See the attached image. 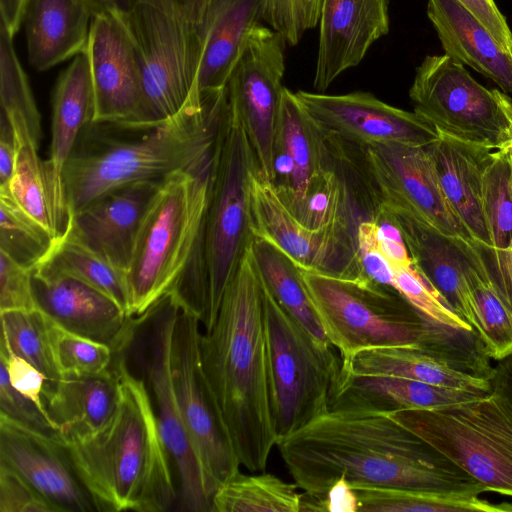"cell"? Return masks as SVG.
<instances>
[{
	"instance_id": "obj_53",
	"label": "cell",
	"mask_w": 512,
	"mask_h": 512,
	"mask_svg": "<svg viewBox=\"0 0 512 512\" xmlns=\"http://www.w3.org/2000/svg\"><path fill=\"white\" fill-rule=\"evenodd\" d=\"M492 34L498 44L512 53V31L495 0H458Z\"/></svg>"
},
{
	"instance_id": "obj_47",
	"label": "cell",
	"mask_w": 512,
	"mask_h": 512,
	"mask_svg": "<svg viewBox=\"0 0 512 512\" xmlns=\"http://www.w3.org/2000/svg\"><path fill=\"white\" fill-rule=\"evenodd\" d=\"M36 308L32 270L0 252V311Z\"/></svg>"
},
{
	"instance_id": "obj_10",
	"label": "cell",
	"mask_w": 512,
	"mask_h": 512,
	"mask_svg": "<svg viewBox=\"0 0 512 512\" xmlns=\"http://www.w3.org/2000/svg\"><path fill=\"white\" fill-rule=\"evenodd\" d=\"M117 16L130 35L141 72L142 101L132 124L169 120L199 92L204 48L201 23L145 4Z\"/></svg>"
},
{
	"instance_id": "obj_7",
	"label": "cell",
	"mask_w": 512,
	"mask_h": 512,
	"mask_svg": "<svg viewBox=\"0 0 512 512\" xmlns=\"http://www.w3.org/2000/svg\"><path fill=\"white\" fill-rule=\"evenodd\" d=\"M300 274L341 364L369 348L429 345L443 327L423 318L392 287L367 278L340 279L302 269Z\"/></svg>"
},
{
	"instance_id": "obj_38",
	"label": "cell",
	"mask_w": 512,
	"mask_h": 512,
	"mask_svg": "<svg viewBox=\"0 0 512 512\" xmlns=\"http://www.w3.org/2000/svg\"><path fill=\"white\" fill-rule=\"evenodd\" d=\"M297 488L273 474L238 472L215 492L213 512H300Z\"/></svg>"
},
{
	"instance_id": "obj_57",
	"label": "cell",
	"mask_w": 512,
	"mask_h": 512,
	"mask_svg": "<svg viewBox=\"0 0 512 512\" xmlns=\"http://www.w3.org/2000/svg\"><path fill=\"white\" fill-rule=\"evenodd\" d=\"M506 156L507 160L509 161L511 167H512V139L510 142L502 149H500Z\"/></svg>"
},
{
	"instance_id": "obj_56",
	"label": "cell",
	"mask_w": 512,
	"mask_h": 512,
	"mask_svg": "<svg viewBox=\"0 0 512 512\" xmlns=\"http://www.w3.org/2000/svg\"><path fill=\"white\" fill-rule=\"evenodd\" d=\"M29 0H0L1 24L14 37L23 22Z\"/></svg>"
},
{
	"instance_id": "obj_22",
	"label": "cell",
	"mask_w": 512,
	"mask_h": 512,
	"mask_svg": "<svg viewBox=\"0 0 512 512\" xmlns=\"http://www.w3.org/2000/svg\"><path fill=\"white\" fill-rule=\"evenodd\" d=\"M389 0H323L314 88L323 93L389 31Z\"/></svg>"
},
{
	"instance_id": "obj_14",
	"label": "cell",
	"mask_w": 512,
	"mask_h": 512,
	"mask_svg": "<svg viewBox=\"0 0 512 512\" xmlns=\"http://www.w3.org/2000/svg\"><path fill=\"white\" fill-rule=\"evenodd\" d=\"M200 323L181 308L172 335L170 366L183 423L214 497L240 472L241 464L203 370Z\"/></svg>"
},
{
	"instance_id": "obj_27",
	"label": "cell",
	"mask_w": 512,
	"mask_h": 512,
	"mask_svg": "<svg viewBox=\"0 0 512 512\" xmlns=\"http://www.w3.org/2000/svg\"><path fill=\"white\" fill-rule=\"evenodd\" d=\"M482 394L485 393L402 377L360 376L341 371L330 399V409L383 413L405 409H435L471 400Z\"/></svg>"
},
{
	"instance_id": "obj_5",
	"label": "cell",
	"mask_w": 512,
	"mask_h": 512,
	"mask_svg": "<svg viewBox=\"0 0 512 512\" xmlns=\"http://www.w3.org/2000/svg\"><path fill=\"white\" fill-rule=\"evenodd\" d=\"M218 145L194 167L163 179L151 199L125 273L131 317L143 315L172 291L183 309L205 321L204 231Z\"/></svg>"
},
{
	"instance_id": "obj_44",
	"label": "cell",
	"mask_w": 512,
	"mask_h": 512,
	"mask_svg": "<svg viewBox=\"0 0 512 512\" xmlns=\"http://www.w3.org/2000/svg\"><path fill=\"white\" fill-rule=\"evenodd\" d=\"M393 288L427 321L458 330L473 331L412 263L393 267Z\"/></svg>"
},
{
	"instance_id": "obj_13",
	"label": "cell",
	"mask_w": 512,
	"mask_h": 512,
	"mask_svg": "<svg viewBox=\"0 0 512 512\" xmlns=\"http://www.w3.org/2000/svg\"><path fill=\"white\" fill-rule=\"evenodd\" d=\"M180 310L175 295L167 293L136 317L131 342L136 345L134 352L146 379L160 434L178 475L180 510L213 512V493L183 423L172 380L170 349Z\"/></svg>"
},
{
	"instance_id": "obj_28",
	"label": "cell",
	"mask_w": 512,
	"mask_h": 512,
	"mask_svg": "<svg viewBox=\"0 0 512 512\" xmlns=\"http://www.w3.org/2000/svg\"><path fill=\"white\" fill-rule=\"evenodd\" d=\"M93 15L85 0H29L23 22L30 65L45 71L85 52Z\"/></svg>"
},
{
	"instance_id": "obj_15",
	"label": "cell",
	"mask_w": 512,
	"mask_h": 512,
	"mask_svg": "<svg viewBox=\"0 0 512 512\" xmlns=\"http://www.w3.org/2000/svg\"><path fill=\"white\" fill-rule=\"evenodd\" d=\"M250 220L253 236L278 248L298 268L340 279L365 278L357 247L361 221L339 220L318 228L304 225L258 169L251 176Z\"/></svg>"
},
{
	"instance_id": "obj_48",
	"label": "cell",
	"mask_w": 512,
	"mask_h": 512,
	"mask_svg": "<svg viewBox=\"0 0 512 512\" xmlns=\"http://www.w3.org/2000/svg\"><path fill=\"white\" fill-rule=\"evenodd\" d=\"M357 247L365 278L376 284L393 288L394 271L380 249L377 226L372 218L364 219L359 223Z\"/></svg>"
},
{
	"instance_id": "obj_3",
	"label": "cell",
	"mask_w": 512,
	"mask_h": 512,
	"mask_svg": "<svg viewBox=\"0 0 512 512\" xmlns=\"http://www.w3.org/2000/svg\"><path fill=\"white\" fill-rule=\"evenodd\" d=\"M228 109L225 86L199 91L177 115L158 124L89 123L63 169L70 216L109 191L162 181L200 163L215 151Z\"/></svg>"
},
{
	"instance_id": "obj_52",
	"label": "cell",
	"mask_w": 512,
	"mask_h": 512,
	"mask_svg": "<svg viewBox=\"0 0 512 512\" xmlns=\"http://www.w3.org/2000/svg\"><path fill=\"white\" fill-rule=\"evenodd\" d=\"M371 218L377 226L380 249L392 268L411 265L412 258L394 216L384 209H377Z\"/></svg>"
},
{
	"instance_id": "obj_30",
	"label": "cell",
	"mask_w": 512,
	"mask_h": 512,
	"mask_svg": "<svg viewBox=\"0 0 512 512\" xmlns=\"http://www.w3.org/2000/svg\"><path fill=\"white\" fill-rule=\"evenodd\" d=\"M341 371L360 376H394L476 393L492 390V379L464 371L423 346H385L358 352Z\"/></svg>"
},
{
	"instance_id": "obj_6",
	"label": "cell",
	"mask_w": 512,
	"mask_h": 512,
	"mask_svg": "<svg viewBox=\"0 0 512 512\" xmlns=\"http://www.w3.org/2000/svg\"><path fill=\"white\" fill-rule=\"evenodd\" d=\"M492 390L435 408L386 413L477 481L512 497V384L492 378Z\"/></svg>"
},
{
	"instance_id": "obj_54",
	"label": "cell",
	"mask_w": 512,
	"mask_h": 512,
	"mask_svg": "<svg viewBox=\"0 0 512 512\" xmlns=\"http://www.w3.org/2000/svg\"><path fill=\"white\" fill-rule=\"evenodd\" d=\"M484 252L502 297L512 310V248Z\"/></svg>"
},
{
	"instance_id": "obj_23",
	"label": "cell",
	"mask_w": 512,
	"mask_h": 512,
	"mask_svg": "<svg viewBox=\"0 0 512 512\" xmlns=\"http://www.w3.org/2000/svg\"><path fill=\"white\" fill-rule=\"evenodd\" d=\"M333 162L326 136L296 93L284 87L274 139L273 184L285 206L294 208Z\"/></svg>"
},
{
	"instance_id": "obj_17",
	"label": "cell",
	"mask_w": 512,
	"mask_h": 512,
	"mask_svg": "<svg viewBox=\"0 0 512 512\" xmlns=\"http://www.w3.org/2000/svg\"><path fill=\"white\" fill-rule=\"evenodd\" d=\"M296 96L324 135L349 144L426 147L440 136L414 111L391 106L368 92L328 95L297 91Z\"/></svg>"
},
{
	"instance_id": "obj_51",
	"label": "cell",
	"mask_w": 512,
	"mask_h": 512,
	"mask_svg": "<svg viewBox=\"0 0 512 512\" xmlns=\"http://www.w3.org/2000/svg\"><path fill=\"white\" fill-rule=\"evenodd\" d=\"M0 409L2 413L43 431L54 433L56 426L44 416L38 407L16 391L10 384L8 373L0 361Z\"/></svg>"
},
{
	"instance_id": "obj_49",
	"label": "cell",
	"mask_w": 512,
	"mask_h": 512,
	"mask_svg": "<svg viewBox=\"0 0 512 512\" xmlns=\"http://www.w3.org/2000/svg\"><path fill=\"white\" fill-rule=\"evenodd\" d=\"M0 361L6 367L12 387L32 401L44 416L53 423L43 401V391L46 385L45 375L29 361L15 354L2 343H0Z\"/></svg>"
},
{
	"instance_id": "obj_40",
	"label": "cell",
	"mask_w": 512,
	"mask_h": 512,
	"mask_svg": "<svg viewBox=\"0 0 512 512\" xmlns=\"http://www.w3.org/2000/svg\"><path fill=\"white\" fill-rule=\"evenodd\" d=\"M2 336L0 343L26 359L46 377L44 389L53 386L60 375L49 345L45 315L38 308L0 311Z\"/></svg>"
},
{
	"instance_id": "obj_41",
	"label": "cell",
	"mask_w": 512,
	"mask_h": 512,
	"mask_svg": "<svg viewBox=\"0 0 512 512\" xmlns=\"http://www.w3.org/2000/svg\"><path fill=\"white\" fill-rule=\"evenodd\" d=\"M0 252L33 269L52 249L55 239L0 189Z\"/></svg>"
},
{
	"instance_id": "obj_37",
	"label": "cell",
	"mask_w": 512,
	"mask_h": 512,
	"mask_svg": "<svg viewBox=\"0 0 512 512\" xmlns=\"http://www.w3.org/2000/svg\"><path fill=\"white\" fill-rule=\"evenodd\" d=\"M12 40L0 23V118L13 129L16 148L20 144L38 148L41 118Z\"/></svg>"
},
{
	"instance_id": "obj_19",
	"label": "cell",
	"mask_w": 512,
	"mask_h": 512,
	"mask_svg": "<svg viewBox=\"0 0 512 512\" xmlns=\"http://www.w3.org/2000/svg\"><path fill=\"white\" fill-rule=\"evenodd\" d=\"M0 462L27 480L57 512L96 510L54 433L0 412Z\"/></svg>"
},
{
	"instance_id": "obj_39",
	"label": "cell",
	"mask_w": 512,
	"mask_h": 512,
	"mask_svg": "<svg viewBox=\"0 0 512 512\" xmlns=\"http://www.w3.org/2000/svg\"><path fill=\"white\" fill-rule=\"evenodd\" d=\"M41 262L101 291L128 313L129 298L124 274L70 235L64 234L55 241Z\"/></svg>"
},
{
	"instance_id": "obj_43",
	"label": "cell",
	"mask_w": 512,
	"mask_h": 512,
	"mask_svg": "<svg viewBox=\"0 0 512 512\" xmlns=\"http://www.w3.org/2000/svg\"><path fill=\"white\" fill-rule=\"evenodd\" d=\"M45 326L52 356L62 377L97 375L111 369L115 353L109 345L71 332L46 315Z\"/></svg>"
},
{
	"instance_id": "obj_8",
	"label": "cell",
	"mask_w": 512,
	"mask_h": 512,
	"mask_svg": "<svg viewBox=\"0 0 512 512\" xmlns=\"http://www.w3.org/2000/svg\"><path fill=\"white\" fill-rule=\"evenodd\" d=\"M355 191L372 211L412 216L449 239L471 238L446 201L427 146H357L327 136Z\"/></svg>"
},
{
	"instance_id": "obj_50",
	"label": "cell",
	"mask_w": 512,
	"mask_h": 512,
	"mask_svg": "<svg viewBox=\"0 0 512 512\" xmlns=\"http://www.w3.org/2000/svg\"><path fill=\"white\" fill-rule=\"evenodd\" d=\"M94 14L108 12L123 14L145 4L165 13L202 23L210 0H85Z\"/></svg>"
},
{
	"instance_id": "obj_35",
	"label": "cell",
	"mask_w": 512,
	"mask_h": 512,
	"mask_svg": "<svg viewBox=\"0 0 512 512\" xmlns=\"http://www.w3.org/2000/svg\"><path fill=\"white\" fill-rule=\"evenodd\" d=\"M352 488L358 512H512L511 504H493L473 493L375 486Z\"/></svg>"
},
{
	"instance_id": "obj_2",
	"label": "cell",
	"mask_w": 512,
	"mask_h": 512,
	"mask_svg": "<svg viewBox=\"0 0 512 512\" xmlns=\"http://www.w3.org/2000/svg\"><path fill=\"white\" fill-rule=\"evenodd\" d=\"M203 370L239 462L264 471L278 436L263 284L250 245L228 283L212 327L201 335Z\"/></svg>"
},
{
	"instance_id": "obj_21",
	"label": "cell",
	"mask_w": 512,
	"mask_h": 512,
	"mask_svg": "<svg viewBox=\"0 0 512 512\" xmlns=\"http://www.w3.org/2000/svg\"><path fill=\"white\" fill-rule=\"evenodd\" d=\"M161 182H136L97 197L71 214L65 234L125 276L140 223Z\"/></svg>"
},
{
	"instance_id": "obj_33",
	"label": "cell",
	"mask_w": 512,
	"mask_h": 512,
	"mask_svg": "<svg viewBox=\"0 0 512 512\" xmlns=\"http://www.w3.org/2000/svg\"><path fill=\"white\" fill-rule=\"evenodd\" d=\"M464 278L475 314V333L488 357L504 360L512 355V310L491 273L486 254L472 238H456Z\"/></svg>"
},
{
	"instance_id": "obj_36",
	"label": "cell",
	"mask_w": 512,
	"mask_h": 512,
	"mask_svg": "<svg viewBox=\"0 0 512 512\" xmlns=\"http://www.w3.org/2000/svg\"><path fill=\"white\" fill-rule=\"evenodd\" d=\"M250 248L264 284L278 303L316 338L329 342L304 287L300 269L263 239L253 236Z\"/></svg>"
},
{
	"instance_id": "obj_16",
	"label": "cell",
	"mask_w": 512,
	"mask_h": 512,
	"mask_svg": "<svg viewBox=\"0 0 512 512\" xmlns=\"http://www.w3.org/2000/svg\"><path fill=\"white\" fill-rule=\"evenodd\" d=\"M285 44L280 34L257 25L226 84L230 112L247 136L259 174L272 183Z\"/></svg>"
},
{
	"instance_id": "obj_42",
	"label": "cell",
	"mask_w": 512,
	"mask_h": 512,
	"mask_svg": "<svg viewBox=\"0 0 512 512\" xmlns=\"http://www.w3.org/2000/svg\"><path fill=\"white\" fill-rule=\"evenodd\" d=\"M482 207L491 249H511L512 167L500 150L490 153L484 168Z\"/></svg>"
},
{
	"instance_id": "obj_4",
	"label": "cell",
	"mask_w": 512,
	"mask_h": 512,
	"mask_svg": "<svg viewBox=\"0 0 512 512\" xmlns=\"http://www.w3.org/2000/svg\"><path fill=\"white\" fill-rule=\"evenodd\" d=\"M112 368L118 400L108 422L85 436L54 435L97 511H167L177 494L150 392L123 353Z\"/></svg>"
},
{
	"instance_id": "obj_1",
	"label": "cell",
	"mask_w": 512,
	"mask_h": 512,
	"mask_svg": "<svg viewBox=\"0 0 512 512\" xmlns=\"http://www.w3.org/2000/svg\"><path fill=\"white\" fill-rule=\"evenodd\" d=\"M277 447L298 487L316 497L340 479L352 487L485 492L465 471L383 412L330 409L281 438Z\"/></svg>"
},
{
	"instance_id": "obj_9",
	"label": "cell",
	"mask_w": 512,
	"mask_h": 512,
	"mask_svg": "<svg viewBox=\"0 0 512 512\" xmlns=\"http://www.w3.org/2000/svg\"><path fill=\"white\" fill-rule=\"evenodd\" d=\"M262 284L272 411L279 441L330 409L341 358L331 343L316 338L290 315L263 280Z\"/></svg>"
},
{
	"instance_id": "obj_12",
	"label": "cell",
	"mask_w": 512,
	"mask_h": 512,
	"mask_svg": "<svg viewBox=\"0 0 512 512\" xmlns=\"http://www.w3.org/2000/svg\"><path fill=\"white\" fill-rule=\"evenodd\" d=\"M409 97L414 112L439 132L492 151L512 139V100L478 83L447 54L428 55L417 67Z\"/></svg>"
},
{
	"instance_id": "obj_55",
	"label": "cell",
	"mask_w": 512,
	"mask_h": 512,
	"mask_svg": "<svg viewBox=\"0 0 512 512\" xmlns=\"http://www.w3.org/2000/svg\"><path fill=\"white\" fill-rule=\"evenodd\" d=\"M16 150L13 129L7 121L0 118V186L5 185L11 178Z\"/></svg>"
},
{
	"instance_id": "obj_31",
	"label": "cell",
	"mask_w": 512,
	"mask_h": 512,
	"mask_svg": "<svg viewBox=\"0 0 512 512\" xmlns=\"http://www.w3.org/2000/svg\"><path fill=\"white\" fill-rule=\"evenodd\" d=\"M392 215L401 229L415 267L475 332L474 309L460 252L454 241L412 216Z\"/></svg>"
},
{
	"instance_id": "obj_46",
	"label": "cell",
	"mask_w": 512,
	"mask_h": 512,
	"mask_svg": "<svg viewBox=\"0 0 512 512\" xmlns=\"http://www.w3.org/2000/svg\"><path fill=\"white\" fill-rule=\"evenodd\" d=\"M0 512H57L27 480L0 462Z\"/></svg>"
},
{
	"instance_id": "obj_20",
	"label": "cell",
	"mask_w": 512,
	"mask_h": 512,
	"mask_svg": "<svg viewBox=\"0 0 512 512\" xmlns=\"http://www.w3.org/2000/svg\"><path fill=\"white\" fill-rule=\"evenodd\" d=\"M94 89L93 121L136 123L142 101L135 47L119 17L93 15L86 49Z\"/></svg>"
},
{
	"instance_id": "obj_18",
	"label": "cell",
	"mask_w": 512,
	"mask_h": 512,
	"mask_svg": "<svg viewBox=\"0 0 512 512\" xmlns=\"http://www.w3.org/2000/svg\"><path fill=\"white\" fill-rule=\"evenodd\" d=\"M36 307L65 329L123 353L133 338L136 318L89 284L40 262L32 269Z\"/></svg>"
},
{
	"instance_id": "obj_45",
	"label": "cell",
	"mask_w": 512,
	"mask_h": 512,
	"mask_svg": "<svg viewBox=\"0 0 512 512\" xmlns=\"http://www.w3.org/2000/svg\"><path fill=\"white\" fill-rule=\"evenodd\" d=\"M263 1V20L291 46L296 45L304 33L320 20L323 0Z\"/></svg>"
},
{
	"instance_id": "obj_29",
	"label": "cell",
	"mask_w": 512,
	"mask_h": 512,
	"mask_svg": "<svg viewBox=\"0 0 512 512\" xmlns=\"http://www.w3.org/2000/svg\"><path fill=\"white\" fill-rule=\"evenodd\" d=\"M263 0H210L201 23L204 48L198 90L226 86L249 35L263 20Z\"/></svg>"
},
{
	"instance_id": "obj_32",
	"label": "cell",
	"mask_w": 512,
	"mask_h": 512,
	"mask_svg": "<svg viewBox=\"0 0 512 512\" xmlns=\"http://www.w3.org/2000/svg\"><path fill=\"white\" fill-rule=\"evenodd\" d=\"M118 400L116 374L63 376L44 389L43 401L56 433L64 437L91 434L113 415Z\"/></svg>"
},
{
	"instance_id": "obj_25",
	"label": "cell",
	"mask_w": 512,
	"mask_h": 512,
	"mask_svg": "<svg viewBox=\"0 0 512 512\" xmlns=\"http://www.w3.org/2000/svg\"><path fill=\"white\" fill-rule=\"evenodd\" d=\"M427 16L445 54L512 94V53L458 0H427Z\"/></svg>"
},
{
	"instance_id": "obj_34",
	"label": "cell",
	"mask_w": 512,
	"mask_h": 512,
	"mask_svg": "<svg viewBox=\"0 0 512 512\" xmlns=\"http://www.w3.org/2000/svg\"><path fill=\"white\" fill-rule=\"evenodd\" d=\"M14 202L56 241L67 231L69 221L62 214L46 161L31 144L17 146L9 181L0 186Z\"/></svg>"
},
{
	"instance_id": "obj_26",
	"label": "cell",
	"mask_w": 512,
	"mask_h": 512,
	"mask_svg": "<svg viewBox=\"0 0 512 512\" xmlns=\"http://www.w3.org/2000/svg\"><path fill=\"white\" fill-rule=\"evenodd\" d=\"M94 89L88 55H76L58 77L52 97L50 157L46 165L62 213L70 218L63 169L84 128L93 121Z\"/></svg>"
},
{
	"instance_id": "obj_11",
	"label": "cell",
	"mask_w": 512,
	"mask_h": 512,
	"mask_svg": "<svg viewBox=\"0 0 512 512\" xmlns=\"http://www.w3.org/2000/svg\"><path fill=\"white\" fill-rule=\"evenodd\" d=\"M256 169L257 163L247 136L228 109L219 139L204 231V264L208 283L205 330L214 324L224 291L253 239L250 183Z\"/></svg>"
},
{
	"instance_id": "obj_24",
	"label": "cell",
	"mask_w": 512,
	"mask_h": 512,
	"mask_svg": "<svg viewBox=\"0 0 512 512\" xmlns=\"http://www.w3.org/2000/svg\"><path fill=\"white\" fill-rule=\"evenodd\" d=\"M438 183L449 206L470 237L491 249L482 207L483 172L492 150L440 134L428 145Z\"/></svg>"
}]
</instances>
